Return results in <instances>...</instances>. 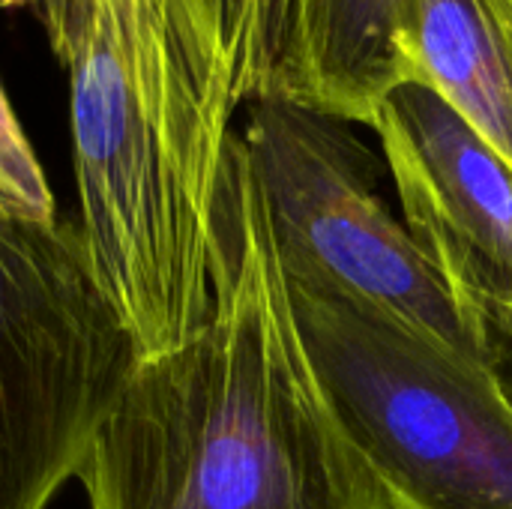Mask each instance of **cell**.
Instances as JSON below:
<instances>
[{
	"label": "cell",
	"instance_id": "6da1fadb",
	"mask_svg": "<svg viewBox=\"0 0 512 509\" xmlns=\"http://www.w3.org/2000/svg\"><path fill=\"white\" fill-rule=\"evenodd\" d=\"M75 480L87 509H393L309 357L240 132L216 189L207 318L132 363Z\"/></svg>",
	"mask_w": 512,
	"mask_h": 509
},
{
	"label": "cell",
	"instance_id": "7a4b0ae2",
	"mask_svg": "<svg viewBox=\"0 0 512 509\" xmlns=\"http://www.w3.org/2000/svg\"><path fill=\"white\" fill-rule=\"evenodd\" d=\"M69 78L87 270L135 360L210 309L213 207L234 111L213 0H42Z\"/></svg>",
	"mask_w": 512,
	"mask_h": 509
},
{
	"label": "cell",
	"instance_id": "3957f363",
	"mask_svg": "<svg viewBox=\"0 0 512 509\" xmlns=\"http://www.w3.org/2000/svg\"><path fill=\"white\" fill-rule=\"evenodd\" d=\"M288 288L309 357L393 509H512V396L489 360L339 288Z\"/></svg>",
	"mask_w": 512,
	"mask_h": 509
},
{
	"label": "cell",
	"instance_id": "277c9868",
	"mask_svg": "<svg viewBox=\"0 0 512 509\" xmlns=\"http://www.w3.org/2000/svg\"><path fill=\"white\" fill-rule=\"evenodd\" d=\"M132 363L78 228L0 219V509L51 507Z\"/></svg>",
	"mask_w": 512,
	"mask_h": 509
},
{
	"label": "cell",
	"instance_id": "5b68a950",
	"mask_svg": "<svg viewBox=\"0 0 512 509\" xmlns=\"http://www.w3.org/2000/svg\"><path fill=\"white\" fill-rule=\"evenodd\" d=\"M288 282L330 285L489 360L486 324L417 249L378 192L351 123L285 96L246 102L240 132Z\"/></svg>",
	"mask_w": 512,
	"mask_h": 509
},
{
	"label": "cell",
	"instance_id": "8992f818",
	"mask_svg": "<svg viewBox=\"0 0 512 509\" xmlns=\"http://www.w3.org/2000/svg\"><path fill=\"white\" fill-rule=\"evenodd\" d=\"M396 183L402 225L483 324L512 309V171L426 84H396L369 123Z\"/></svg>",
	"mask_w": 512,
	"mask_h": 509
},
{
	"label": "cell",
	"instance_id": "52a82bcc",
	"mask_svg": "<svg viewBox=\"0 0 512 509\" xmlns=\"http://www.w3.org/2000/svg\"><path fill=\"white\" fill-rule=\"evenodd\" d=\"M399 60L512 171V0H411Z\"/></svg>",
	"mask_w": 512,
	"mask_h": 509
},
{
	"label": "cell",
	"instance_id": "ba28073f",
	"mask_svg": "<svg viewBox=\"0 0 512 509\" xmlns=\"http://www.w3.org/2000/svg\"><path fill=\"white\" fill-rule=\"evenodd\" d=\"M411 0H303L291 57L273 96L369 126L405 81L399 42Z\"/></svg>",
	"mask_w": 512,
	"mask_h": 509
},
{
	"label": "cell",
	"instance_id": "9c48e42d",
	"mask_svg": "<svg viewBox=\"0 0 512 509\" xmlns=\"http://www.w3.org/2000/svg\"><path fill=\"white\" fill-rule=\"evenodd\" d=\"M240 105L273 96L294 48L303 0H213Z\"/></svg>",
	"mask_w": 512,
	"mask_h": 509
},
{
	"label": "cell",
	"instance_id": "30bf717a",
	"mask_svg": "<svg viewBox=\"0 0 512 509\" xmlns=\"http://www.w3.org/2000/svg\"><path fill=\"white\" fill-rule=\"evenodd\" d=\"M0 219L51 225L57 222L54 192L0 87Z\"/></svg>",
	"mask_w": 512,
	"mask_h": 509
},
{
	"label": "cell",
	"instance_id": "8fae6325",
	"mask_svg": "<svg viewBox=\"0 0 512 509\" xmlns=\"http://www.w3.org/2000/svg\"><path fill=\"white\" fill-rule=\"evenodd\" d=\"M486 339H489V366L495 369V375L512 396V309L486 318Z\"/></svg>",
	"mask_w": 512,
	"mask_h": 509
},
{
	"label": "cell",
	"instance_id": "7c38bea8",
	"mask_svg": "<svg viewBox=\"0 0 512 509\" xmlns=\"http://www.w3.org/2000/svg\"><path fill=\"white\" fill-rule=\"evenodd\" d=\"M3 6H18V3H27V0H0Z\"/></svg>",
	"mask_w": 512,
	"mask_h": 509
}]
</instances>
